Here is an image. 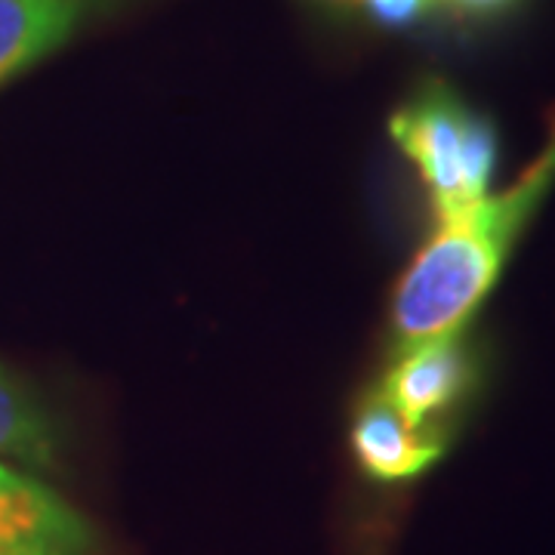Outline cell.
I'll return each mask as SVG.
<instances>
[{
    "label": "cell",
    "mask_w": 555,
    "mask_h": 555,
    "mask_svg": "<svg viewBox=\"0 0 555 555\" xmlns=\"http://www.w3.org/2000/svg\"><path fill=\"white\" fill-rule=\"evenodd\" d=\"M448 3L456 7V10H463V13H500L513 0H448Z\"/></svg>",
    "instance_id": "9c48e42d"
},
{
    "label": "cell",
    "mask_w": 555,
    "mask_h": 555,
    "mask_svg": "<svg viewBox=\"0 0 555 555\" xmlns=\"http://www.w3.org/2000/svg\"><path fill=\"white\" fill-rule=\"evenodd\" d=\"M352 451L371 478L404 481L426 473L444 454V436L436 426H414L374 392L352 423Z\"/></svg>",
    "instance_id": "8992f818"
},
{
    "label": "cell",
    "mask_w": 555,
    "mask_h": 555,
    "mask_svg": "<svg viewBox=\"0 0 555 555\" xmlns=\"http://www.w3.org/2000/svg\"><path fill=\"white\" fill-rule=\"evenodd\" d=\"M120 0H0V83L60 50Z\"/></svg>",
    "instance_id": "5b68a950"
},
{
    "label": "cell",
    "mask_w": 555,
    "mask_h": 555,
    "mask_svg": "<svg viewBox=\"0 0 555 555\" xmlns=\"http://www.w3.org/2000/svg\"><path fill=\"white\" fill-rule=\"evenodd\" d=\"M473 379H476L473 349L463 331H454L448 337L401 349V356L389 367L377 392L414 426H433L438 414L451 411L469 392Z\"/></svg>",
    "instance_id": "277c9868"
},
{
    "label": "cell",
    "mask_w": 555,
    "mask_h": 555,
    "mask_svg": "<svg viewBox=\"0 0 555 555\" xmlns=\"http://www.w3.org/2000/svg\"><path fill=\"white\" fill-rule=\"evenodd\" d=\"M0 555H96V534L56 491L0 460Z\"/></svg>",
    "instance_id": "3957f363"
},
{
    "label": "cell",
    "mask_w": 555,
    "mask_h": 555,
    "mask_svg": "<svg viewBox=\"0 0 555 555\" xmlns=\"http://www.w3.org/2000/svg\"><path fill=\"white\" fill-rule=\"evenodd\" d=\"M553 185L555 115L546 142L528 170L503 195H488L454 217L441 219L436 235L408 266L392 299L398 349H411L466 327Z\"/></svg>",
    "instance_id": "6da1fadb"
},
{
    "label": "cell",
    "mask_w": 555,
    "mask_h": 555,
    "mask_svg": "<svg viewBox=\"0 0 555 555\" xmlns=\"http://www.w3.org/2000/svg\"><path fill=\"white\" fill-rule=\"evenodd\" d=\"M0 460L25 473H50L60 463V436L40 401L0 364Z\"/></svg>",
    "instance_id": "52a82bcc"
},
{
    "label": "cell",
    "mask_w": 555,
    "mask_h": 555,
    "mask_svg": "<svg viewBox=\"0 0 555 555\" xmlns=\"http://www.w3.org/2000/svg\"><path fill=\"white\" fill-rule=\"evenodd\" d=\"M306 3H312L324 13H334V16H361V10H364V0H306Z\"/></svg>",
    "instance_id": "ba28073f"
},
{
    "label": "cell",
    "mask_w": 555,
    "mask_h": 555,
    "mask_svg": "<svg viewBox=\"0 0 555 555\" xmlns=\"http://www.w3.org/2000/svg\"><path fill=\"white\" fill-rule=\"evenodd\" d=\"M389 133L429 185L438 219L488 198L500 152L494 120L444 80L423 83L392 115Z\"/></svg>",
    "instance_id": "7a4b0ae2"
}]
</instances>
